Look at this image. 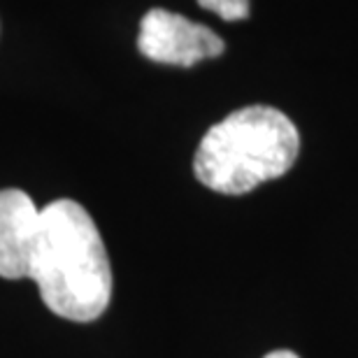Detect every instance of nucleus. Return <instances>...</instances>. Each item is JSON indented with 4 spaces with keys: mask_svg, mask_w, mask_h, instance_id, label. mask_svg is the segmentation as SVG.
Returning <instances> with one entry per match:
<instances>
[{
    "mask_svg": "<svg viewBox=\"0 0 358 358\" xmlns=\"http://www.w3.org/2000/svg\"><path fill=\"white\" fill-rule=\"evenodd\" d=\"M40 214L28 193L0 191V277L31 279L40 240Z\"/></svg>",
    "mask_w": 358,
    "mask_h": 358,
    "instance_id": "nucleus-4",
    "label": "nucleus"
},
{
    "mask_svg": "<svg viewBox=\"0 0 358 358\" xmlns=\"http://www.w3.org/2000/svg\"><path fill=\"white\" fill-rule=\"evenodd\" d=\"M300 152V135L284 112L252 105L228 114L200 140L193 173L207 189L242 196L286 175Z\"/></svg>",
    "mask_w": 358,
    "mask_h": 358,
    "instance_id": "nucleus-2",
    "label": "nucleus"
},
{
    "mask_svg": "<svg viewBox=\"0 0 358 358\" xmlns=\"http://www.w3.org/2000/svg\"><path fill=\"white\" fill-rule=\"evenodd\" d=\"M198 5L226 21H240L249 17V0H198Z\"/></svg>",
    "mask_w": 358,
    "mask_h": 358,
    "instance_id": "nucleus-5",
    "label": "nucleus"
},
{
    "mask_svg": "<svg viewBox=\"0 0 358 358\" xmlns=\"http://www.w3.org/2000/svg\"><path fill=\"white\" fill-rule=\"evenodd\" d=\"M31 279L42 303L68 321H96L112 298V268L91 214L75 200L42 207Z\"/></svg>",
    "mask_w": 358,
    "mask_h": 358,
    "instance_id": "nucleus-1",
    "label": "nucleus"
},
{
    "mask_svg": "<svg viewBox=\"0 0 358 358\" xmlns=\"http://www.w3.org/2000/svg\"><path fill=\"white\" fill-rule=\"evenodd\" d=\"M138 49L145 59L166 66L191 68L205 59L224 54V40L207 26L193 24L182 14L168 10H149L142 17Z\"/></svg>",
    "mask_w": 358,
    "mask_h": 358,
    "instance_id": "nucleus-3",
    "label": "nucleus"
},
{
    "mask_svg": "<svg viewBox=\"0 0 358 358\" xmlns=\"http://www.w3.org/2000/svg\"><path fill=\"white\" fill-rule=\"evenodd\" d=\"M263 358H298L293 352H286V349H279V352H272L268 356H263Z\"/></svg>",
    "mask_w": 358,
    "mask_h": 358,
    "instance_id": "nucleus-6",
    "label": "nucleus"
}]
</instances>
